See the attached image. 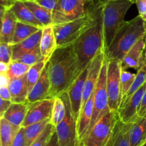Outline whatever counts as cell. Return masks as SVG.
Here are the masks:
<instances>
[{
	"instance_id": "obj_1",
	"label": "cell",
	"mask_w": 146,
	"mask_h": 146,
	"mask_svg": "<svg viewBox=\"0 0 146 146\" xmlns=\"http://www.w3.org/2000/svg\"><path fill=\"white\" fill-rule=\"evenodd\" d=\"M50 98H56L66 92L81 74L74 45L57 47L48 62Z\"/></svg>"
},
{
	"instance_id": "obj_2",
	"label": "cell",
	"mask_w": 146,
	"mask_h": 146,
	"mask_svg": "<svg viewBox=\"0 0 146 146\" xmlns=\"http://www.w3.org/2000/svg\"><path fill=\"white\" fill-rule=\"evenodd\" d=\"M103 7L104 4L97 14L95 24L81 34V37L73 44L78 58L81 73L89 66L96 56L104 52Z\"/></svg>"
},
{
	"instance_id": "obj_3",
	"label": "cell",
	"mask_w": 146,
	"mask_h": 146,
	"mask_svg": "<svg viewBox=\"0 0 146 146\" xmlns=\"http://www.w3.org/2000/svg\"><path fill=\"white\" fill-rule=\"evenodd\" d=\"M104 0H88L86 5L84 17L63 24L52 25L57 47L72 45L88 28L96 22L98 11Z\"/></svg>"
},
{
	"instance_id": "obj_4",
	"label": "cell",
	"mask_w": 146,
	"mask_h": 146,
	"mask_svg": "<svg viewBox=\"0 0 146 146\" xmlns=\"http://www.w3.org/2000/svg\"><path fill=\"white\" fill-rule=\"evenodd\" d=\"M146 36V21L140 15L124 21L109 47L104 51L107 60L121 62L125 54L141 38Z\"/></svg>"
},
{
	"instance_id": "obj_5",
	"label": "cell",
	"mask_w": 146,
	"mask_h": 146,
	"mask_svg": "<svg viewBox=\"0 0 146 146\" xmlns=\"http://www.w3.org/2000/svg\"><path fill=\"white\" fill-rule=\"evenodd\" d=\"M133 4L129 0L104 1L102 12L104 51L113 42L125 21V14Z\"/></svg>"
},
{
	"instance_id": "obj_6",
	"label": "cell",
	"mask_w": 146,
	"mask_h": 146,
	"mask_svg": "<svg viewBox=\"0 0 146 146\" xmlns=\"http://www.w3.org/2000/svg\"><path fill=\"white\" fill-rule=\"evenodd\" d=\"M118 119V112L110 110L94 125L81 146H108Z\"/></svg>"
},
{
	"instance_id": "obj_7",
	"label": "cell",
	"mask_w": 146,
	"mask_h": 146,
	"mask_svg": "<svg viewBox=\"0 0 146 146\" xmlns=\"http://www.w3.org/2000/svg\"><path fill=\"white\" fill-rule=\"evenodd\" d=\"M107 59H104L100 72L99 78L94 93V110L92 118L87 135L89 133L94 125L107 113L110 111L108 105V97L107 92L106 80H107Z\"/></svg>"
},
{
	"instance_id": "obj_8",
	"label": "cell",
	"mask_w": 146,
	"mask_h": 146,
	"mask_svg": "<svg viewBox=\"0 0 146 146\" xmlns=\"http://www.w3.org/2000/svg\"><path fill=\"white\" fill-rule=\"evenodd\" d=\"M106 87L108 97V105L111 111L118 112L122 102L121 84V64L116 60H107Z\"/></svg>"
},
{
	"instance_id": "obj_9",
	"label": "cell",
	"mask_w": 146,
	"mask_h": 146,
	"mask_svg": "<svg viewBox=\"0 0 146 146\" xmlns=\"http://www.w3.org/2000/svg\"><path fill=\"white\" fill-rule=\"evenodd\" d=\"M88 0H58L52 12L53 25L63 24L84 17Z\"/></svg>"
},
{
	"instance_id": "obj_10",
	"label": "cell",
	"mask_w": 146,
	"mask_h": 146,
	"mask_svg": "<svg viewBox=\"0 0 146 146\" xmlns=\"http://www.w3.org/2000/svg\"><path fill=\"white\" fill-rule=\"evenodd\" d=\"M66 107V113L64 120L56 127V133L58 137L59 146H77V122L74 117L70 106L67 92L61 94Z\"/></svg>"
},
{
	"instance_id": "obj_11",
	"label": "cell",
	"mask_w": 146,
	"mask_h": 146,
	"mask_svg": "<svg viewBox=\"0 0 146 146\" xmlns=\"http://www.w3.org/2000/svg\"><path fill=\"white\" fill-rule=\"evenodd\" d=\"M145 89L146 82L132 95L121 102L118 115L123 123H130L138 117Z\"/></svg>"
},
{
	"instance_id": "obj_12",
	"label": "cell",
	"mask_w": 146,
	"mask_h": 146,
	"mask_svg": "<svg viewBox=\"0 0 146 146\" xmlns=\"http://www.w3.org/2000/svg\"><path fill=\"white\" fill-rule=\"evenodd\" d=\"M54 103V98L28 103V112L22 124V127H25L30 125L51 119Z\"/></svg>"
},
{
	"instance_id": "obj_13",
	"label": "cell",
	"mask_w": 146,
	"mask_h": 146,
	"mask_svg": "<svg viewBox=\"0 0 146 146\" xmlns=\"http://www.w3.org/2000/svg\"><path fill=\"white\" fill-rule=\"evenodd\" d=\"M104 59H105V54H104V52H102L94 58V60L88 66V74H87L86 80L84 84L81 112L86 105L88 99L95 91Z\"/></svg>"
},
{
	"instance_id": "obj_14",
	"label": "cell",
	"mask_w": 146,
	"mask_h": 146,
	"mask_svg": "<svg viewBox=\"0 0 146 146\" xmlns=\"http://www.w3.org/2000/svg\"><path fill=\"white\" fill-rule=\"evenodd\" d=\"M88 71V67L81 73V74L77 77L76 80L74 82V83L71 84L68 91L66 92L68 96L71 112L76 122L78 121L81 113L84 84L86 80Z\"/></svg>"
},
{
	"instance_id": "obj_15",
	"label": "cell",
	"mask_w": 146,
	"mask_h": 146,
	"mask_svg": "<svg viewBox=\"0 0 146 146\" xmlns=\"http://www.w3.org/2000/svg\"><path fill=\"white\" fill-rule=\"evenodd\" d=\"M146 36L141 38L127 52L121 60V69H133L138 71L145 62Z\"/></svg>"
},
{
	"instance_id": "obj_16",
	"label": "cell",
	"mask_w": 146,
	"mask_h": 146,
	"mask_svg": "<svg viewBox=\"0 0 146 146\" xmlns=\"http://www.w3.org/2000/svg\"><path fill=\"white\" fill-rule=\"evenodd\" d=\"M51 83L48 74V64L47 62L41 77L29 92L27 103H33L40 100L50 98Z\"/></svg>"
},
{
	"instance_id": "obj_17",
	"label": "cell",
	"mask_w": 146,
	"mask_h": 146,
	"mask_svg": "<svg viewBox=\"0 0 146 146\" xmlns=\"http://www.w3.org/2000/svg\"><path fill=\"white\" fill-rule=\"evenodd\" d=\"M1 26L0 31V42L11 44L15 32L17 19L9 8L1 6Z\"/></svg>"
},
{
	"instance_id": "obj_18",
	"label": "cell",
	"mask_w": 146,
	"mask_h": 146,
	"mask_svg": "<svg viewBox=\"0 0 146 146\" xmlns=\"http://www.w3.org/2000/svg\"><path fill=\"white\" fill-rule=\"evenodd\" d=\"M94 93L90 97L78 117L77 121L78 145L81 146L89 129L94 110Z\"/></svg>"
},
{
	"instance_id": "obj_19",
	"label": "cell",
	"mask_w": 146,
	"mask_h": 146,
	"mask_svg": "<svg viewBox=\"0 0 146 146\" xmlns=\"http://www.w3.org/2000/svg\"><path fill=\"white\" fill-rule=\"evenodd\" d=\"M8 87L12 102L27 103L29 89L27 74L19 78L11 79Z\"/></svg>"
},
{
	"instance_id": "obj_20",
	"label": "cell",
	"mask_w": 146,
	"mask_h": 146,
	"mask_svg": "<svg viewBox=\"0 0 146 146\" xmlns=\"http://www.w3.org/2000/svg\"><path fill=\"white\" fill-rule=\"evenodd\" d=\"M42 35V29L24 41L12 45V61L18 60L21 56L39 47Z\"/></svg>"
},
{
	"instance_id": "obj_21",
	"label": "cell",
	"mask_w": 146,
	"mask_h": 146,
	"mask_svg": "<svg viewBox=\"0 0 146 146\" xmlns=\"http://www.w3.org/2000/svg\"><path fill=\"white\" fill-rule=\"evenodd\" d=\"M9 9L14 13L18 21L34 26L40 29L44 28L42 24L38 21L32 11L21 0H17Z\"/></svg>"
},
{
	"instance_id": "obj_22",
	"label": "cell",
	"mask_w": 146,
	"mask_h": 146,
	"mask_svg": "<svg viewBox=\"0 0 146 146\" xmlns=\"http://www.w3.org/2000/svg\"><path fill=\"white\" fill-rule=\"evenodd\" d=\"M40 50L44 61L48 62L57 49V43L53 26H47L42 29V35L40 42Z\"/></svg>"
},
{
	"instance_id": "obj_23",
	"label": "cell",
	"mask_w": 146,
	"mask_h": 146,
	"mask_svg": "<svg viewBox=\"0 0 146 146\" xmlns=\"http://www.w3.org/2000/svg\"><path fill=\"white\" fill-rule=\"evenodd\" d=\"M130 127L131 146H143L146 143V117L138 116Z\"/></svg>"
},
{
	"instance_id": "obj_24",
	"label": "cell",
	"mask_w": 146,
	"mask_h": 146,
	"mask_svg": "<svg viewBox=\"0 0 146 146\" xmlns=\"http://www.w3.org/2000/svg\"><path fill=\"white\" fill-rule=\"evenodd\" d=\"M28 103L12 102L2 117L5 118L14 126L20 128L22 127V124L28 112Z\"/></svg>"
},
{
	"instance_id": "obj_25",
	"label": "cell",
	"mask_w": 146,
	"mask_h": 146,
	"mask_svg": "<svg viewBox=\"0 0 146 146\" xmlns=\"http://www.w3.org/2000/svg\"><path fill=\"white\" fill-rule=\"evenodd\" d=\"M130 123H124L118 117L108 146H131Z\"/></svg>"
},
{
	"instance_id": "obj_26",
	"label": "cell",
	"mask_w": 146,
	"mask_h": 146,
	"mask_svg": "<svg viewBox=\"0 0 146 146\" xmlns=\"http://www.w3.org/2000/svg\"><path fill=\"white\" fill-rule=\"evenodd\" d=\"M20 128L11 125L4 117H0V146H11Z\"/></svg>"
},
{
	"instance_id": "obj_27",
	"label": "cell",
	"mask_w": 146,
	"mask_h": 146,
	"mask_svg": "<svg viewBox=\"0 0 146 146\" xmlns=\"http://www.w3.org/2000/svg\"><path fill=\"white\" fill-rule=\"evenodd\" d=\"M23 1L27 6V7L32 11V13L35 16L36 18L38 19V21L42 24L44 27L53 25L52 12L51 11H48L46 9L38 5L34 1Z\"/></svg>"
},
{
	"instance_id": "obj_28",
	"label": "cell",
	"mask_w": 146,
	"mask_h": 146,
	"mask_svg": "<svg viewBox=\"0 0 146 146\" xmlns=\"http://www.w3.org/2000/svg\"><path fill=\"white\" fill-rule=\"evenodd\" d=\"M51 119L24 127V146H30L41 134Z\"/></svg>"
},
{
	"instance_id": "obj_29",
	"label": "cell",
	"mask_w": 146,
	"mask_h": 146,
	"mask_svg": "<svg viewBox=\"0 0 146 146\" xmlns=\"http://www.w3.org/2000/svg\"><path fill=\"white\" fill-rule=\"evenodd\" d=\"M39 29H41L34 27V26L17 21L15 32H14V35L11 44L14 45V44H17L21 42L24 41V40L29 38L31 35L37 32Z\"/></svg>"
},
{
	"instance_id": "obj_30",
	"label": "cell",
	"mask_w": 146,
	"mask_h": 146,
	"mask_svg": "<svg viewBox=\"0 0 146 146\" xmlns=\"http://www.w3.org/2000/svg\"><path fill=\"white\" fill-rule=\"evenodd\" d=\"M66 113V107L64 99L59 96L54 98V107L50 123L54 126H58L64 120Z\"/></svg>"
},
{
	"instance_id": "obj_31",
	"label": "cell",
	"mask_w": 146,
	"mask_h": 146,
	"mask_svg": "<svg viewBox=\"0 0 146 146\" xmlns=\"http://www.w3.org/2000/svg\"><path fill=\"white\" fill-rule=\"evenodd\" d=\"M48 62L41 61L34 65L31 66L29 71L27 73V83H28L29 93L31 91L32 87L35 85L36 83L41 77L46 65Z\"/></svg>"
},
{
	"instance_id": "obj_32",
	"label": "cell",
	"mask_w": 146,
	"mask_h": 146,
	"mask_svg": "<svg viewBox=\"0 0 146 146\" xmlns=\"http://www.w3.org/2000/svg\"><path fill=\"white\" fill-rule=\"evenodd\" d=\"M30 67H31V66L24 64V63L17 61V60L11 61V63L9 64L7 74H8L10 80L21 77L27 74V72L29 71Z\"/></svg>"
},
{
	"instance_id": "obj_33",
	"label": "cell",
	"mask_w": 146,
	"mask_h": 146,
	"mask_svg": "<svg viewBox=\"0 0 146 146\" xmlns=\"http://www.w3.org/2000/svg\"><path fill=\"white\" fill-rule=\"evenodd\" d=\"M146 82V60L144 63L143 65L139 69V70L137 71L136 77H135V81H134L133 84H132L131 87L130 88V90H128V92H127V94L124 96L123 98L122 99V102L124 101L125 100H126L128 97H129L130 96L132 95L134 92L137 91L140 87H142L144 84Z\"/></svg>"
},
{
	"instance_id": "obj_34",
	"label": "cell",
	"mask_w": 146,
	"mask_h": 146,
	"mask_svg": "<svg viewBox=\"0 0 146 146\" xmlns=\"http://www.w3.org/2000/svg\"><path fill=\"white\" fill-rule=\"evenodd\" d=\"M135 77H136V74L127 71L126 70L121 69V91H122V99L127 94L132 84H133Z\"/></svg>"
},
{
	"instance_id": "obj_35",
	"label": "cell",
	"mask_w": 146,
	"mask_h": 146,
	"mask_svg": "<svg viewBox=\"0 0 146 146\" xmlns=\"http://www.w3.org/2000/svg\"><path fill=\"white\" fill-rule=\"evenodd\" d=\"M17 61L21 62L29 66H32L39 62L44 61V60L41 53L40 47H38L36 50L21 56Z\"/></svg>"
},
{
	"instance_id": "obj_36",
	"label": "cell",
	"mask_w": 146,
	"mask_h": 146,
	"mask_svg": "<svg viewBox=\"0 0 146 146\" xmlns=\"http://www.w3.org/2000/svg\"><path fill=\"white\" fill-rule=\"evenodd\" d=\"M55 131L56 127L49 123L38 138L30 146H46Z\"/></svg>"
},
{
	"instance_id": "obj_37",
	"label": "cell",
	"mask_w": 146,
	"mask_h": 146,
	"mask_svg": "<svg viewBox=\"0 0 146 146\" xmlns=\"http://www.w3.org/2000/svg\"><path fill=\"white\" fill-rule=\"evenodd\" d=\"M12 45L9 43L0 42V62L9 64L12 61Z\"/></svg>"
},
{
	"instance_id": "obj_38",
	"label": "cell",
	"mask_w": 146,
	"mask_h": 146,
	"mask_svg": "<svg viewBox=\"0 0 146 146\" xmlns=\"http://www.w3.org/2000/svg\"><path fill=\"white\" fill-rule=\"evenodd\" d=\"M34 1H35L38 5L46 9L48 11L53 12L56 6L58 0H34Z\"/></svg>"
},
{
	"instance_id": "obj_39",
	"label": "cell",
	"mask_w": 146,
	"mask_h": 146,
	"mask_svg": "<svg viewBox=\"0 0 146 146\" xmlns=\"http://www.w3.org/2000/svg\"><path fill=\"white\" fill-rule=\"evenodd\" d=\"M11 146H24V127L19 129L13 141Z\"/></svg>"
},
{
	"instance_id": "obj_40",
	"label": "cell",
	"mask_w": 146,
	"mask_h": 146,
	"mask_svg": "<svg viewBox=\"0 0 146 146\" xmlns=\"http://www.w3.org/2000/svg\"><path fill=\"white\" fill-rule=\"evenodd\" d=\"M139 15L146 21V0H137L136 3Z\"/></svg>"
},
{
	"instance_id": "obj_41",
	"label": "cell",
	"mask_w": 146,
	"mask_h": 146,
	"mask_svg": "<svg viewBox=\"0 0 146 146\" xmlns=\"http://www.w3.org/2000/svg\"><path fill=\"white\" fill-rule=\"evenodd\" d=\"M12 104L11 100H6L0 98V117H2L5 112Z\"/></svg>"
},
{
	"instance_id": "obj_42",
	"label": "cell",
	"mask_w": 146,
	"mask_h": 146,
	"mask_svg": "<svg viewBox=\"0 0 146 146\" xmlns=\"http://www.w3.org/2000/svg\"><path fill=\"white\" fill-rule=\"evenodd\" d=\"M0 98L4 99L6 100H11V97L10 91L8 87H0Z\"/></svg>"
},
{
	"instance_id": "obj_43",
	"label": "cell",
	"mask_w": 146,
	"mask_h": 146,
	"mask_svg": "<svg viewBox=\"0 0 146 146\" xmlns=\"http://www.w3.org/2000/svg\"><path fill=\"white\" fill-rule=\"evenodd\" d=\"M138 116L146 117V89L145 93H144L143 97L142 104H141V109H140L139 113H138Z\"/></svg>"
},
{
	"instance_id": "obj_44",
	"label": "cell",
	"mask_w": 146,
	"mask_h": 146,
	"mask_svg": "<svg viewBox=\"0 0 146 146\" xmlns=\"http://www.w3.org/2000/svg\"><path fill=\"white\" fill-rule=\"evenodd\" d=\"M0 80H1V87H8L10 82V78L9 77L7 73H0Z\"/></svg>"
},
{
	"instance_id": "obj_45",
	"label": "cell",
	"mask_w": 146,
	"mask_h": 146,
	"mask_svg": "<svg viewBox=\"0 0 146 146\" xmlns=\"http://www.w3.org/2000/svg\"><path fill=\"white\" fill-rule=\"evenodd\" d=\"M46 146H59V144H58V137H57V135H56V131L54 132V133L53 134V135L51 136L49 141L48 142V143H47V145Z\"/></svg>"
},
{
	"instance_id": "obj_46",
	"label": "cell",
	"mask_w": 146,
	"mask_h": 146,
	"mask_svg": "<svg viewBox=\"0 0 146 146\" xmlns=\"http://www.w3.org/2000/svg\"><path fill=\"white\" fill-rule=\"evenodd\" d=\"M9 69V64L0 62V73H7Z\"/></svg>"
},
{
	"instance_id": "obj_47",
	"label": "cell",
	"mask_w": 146,
	"mask_h": 146,
	"mask_svg": "<svg viewBox=\"0 0 146 146\" xmlns=\"http://www.w3.org/2000/svg\"><path fill=\"white\" fill-rule=\"evenodd\" d=\"M104 1H111V0H104ZM129 1H132V2L134 3V4H135V3H136L137 0H129Z\"/></svg>"
},
{
	"instance_id": "obj_48",
	"label": "cell",
	"mask_w": 146,
	"mask_h": 146,
	"mask_svg": "<svg viewBox=\"0 0 146 146\" xmlns=\"http://www.w3.org/2000/svg\"><path fill=\"white\" fill-rule=\"evenodd\" d=\"M145 60H146V42H145Z\"/></svg>"
},
{
	"instance_id": "obj_49",
	"label": "cell",
	"mask_w": 146,
	"mask_h": 146,
	"mask_svg": "<svg viewBox=\"0 0 146 146\" xmlns=\"http://www.w3.org/2000/svg\"><path fill=\"white\" fill-rule=\"evenodd\" d=\"M21 1H34V0H21Z\"/></svg>"
},
{
	"instance_id": "obj_50",
	"label": "cell",
	"mask_w": 146,
	"mask_h": 146,
	"mask_svg": "<svg viewBox=\"0 0 146 146\" xmlns=\"http://www.w3.org/2000/svg\"><path fill=\"white\" fill-rule=\"evenodd\" d=\"M143 146H146V143H145V145H143Z\"/></svg>"
},
{
	"instance_id": "obj_51",
	"label": "cell",
	"mask_w": 146,
	"mask_h": 146,
	"mask_svg": "<svg viewBox=\"0 0 146 146\" xmlns=\"http://www.w3.org/2000/svg\"><path fill=\"white\" fill-rule=\"evenodd\" d=\"M14 1H17V0H14Z\"/></svg>"
}]
</instances>
